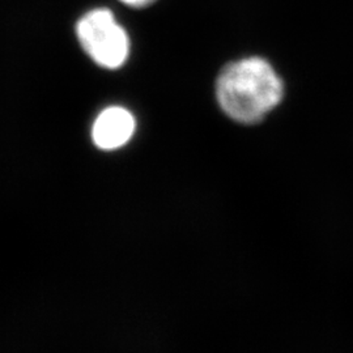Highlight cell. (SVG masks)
<instances>
[{
    "label": "cell",
    "mask_w": 353,
    "mask_h": 353,
    "mask_svg": "<svg viewBox=\"0 0 353 353\" xmlns=\"http://www.w3.org/2000/svg\"><path fill=\"white\" fill-rule=\"evenodd\" d=\"M214 94L229 119L241 125H255L281 102L284 83L267 59L248 57L221 68L216 77Z\"/></svg>",
    "instance_id": "1"
},
{
    "label": "cell",
    "mask_w": 353,
    "mask_h": 353,
    "mask_svg": "<svg viewBox=\"0 0 353 353\" xmlns=\"http://www.w3.org/2000/svg\"><path fill=\"white\" fill-rule=\"evenodd\" d=\"M122 3H125L130 7H135V8H141V7H147L152 4L154 0H121Z\"/></svg>",
    "instance_id": "4"
},
{
    "label": "cell",
    "mask_w": 353,
    "mask_h": 353,
    "mask_svg": "<svg viewBox=\"0 0 353 353\" xmlns=\"http://www.w3.org/2000/svg\"><path fill=\"white\" fill-rule=\"evenodd\" d=\"M135 131V119L132 114L119 106L102 110L92 127V139L94 144L112 151L125 145Z\"/></svg>",
    "instance_id": "3"
},
{
    "label": "cell",
    "mask_w": 353,
    "mask_h": 353,
    "mask_svg": "<svg viewBox=\"0 0 353 353\" xmlns=\"http://www.w3.org/2000/svg\"><path fill=\"white\" fill-rule=\"evenodd\" d=\"M76 33L81 48L94 63L114 70L126 62L130 39L112 11L99 8L84 14L77 23Z\"/></svg>",
    "instance_id": "2"
}]
</instances>
